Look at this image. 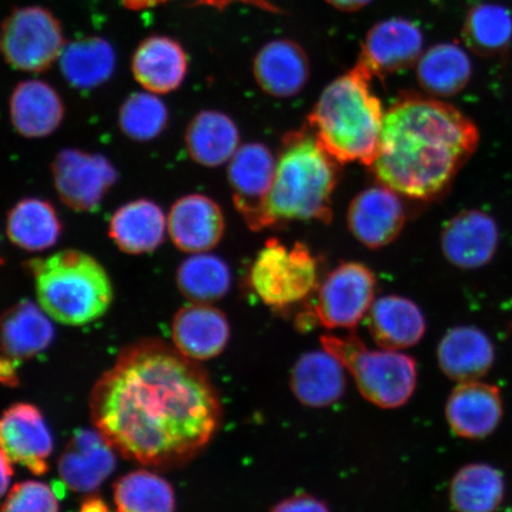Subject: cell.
<instances>
[{
	"label": "cell",
	"instance_id": "f35d334b",
	"mask_svg": "<svg viewBox=\"0 0 512 512\" xmlns=\"http://www.w3.org/2000/svg\"><path fill=\"white\" fill-rule=\"evenodd\" d=\"M12 476H14V467L8 457L0 451V498L8 492Z\"/></svg>",
	"mask_w": 512,
	"mask_h": 512
},
{
	"label": "cell",
	"instance_id": "484cf974",
	"mask_svg": "<svg viewBox=\"0 0 512 512\" xmlns=\"http://www.w3.org/2000/svg\"><path fill=\"white\" fill-rule=\"evenodd\" d=\"M344 369L343 364L326 350L305 352L292 369V392L307 407L334 405L347 389Z\"/></svg>",
	"mask_w": 512,
	"mask_h": 512
},
{
	"label": "cell",
	"instance_id": "3957f363",
	"mask_svg": "<svg viewBox=\"0 0 512 512\" xmlns=\"http://www.w3.org/2000/svg\"><path fill=\"white\" fill-rule=\"evenodd\" d=\"M374 75L361 62L326 86L307 121L323 149L339 164L373 165L384 112L371 87Z\"/></svg>",
	"mask_w": 512,
	"mask_h": 512
},
{
	"label": "cell",
	"instance_id": "7a4b0ae2",
	"mask_svg": "<svg viewBox=\"0 0 512 512\" xmlns=\"http://www.w3.org/2000/svg\"><path fill=\"white\" fill-rule=\"evenodd\" d=\"M478 145L477 125L458 108L434 96L407 93L384 113L370 169L399 195L431 201L450 189Z\"/></svg>",
	"mask_w": 512,
	"mask_h": 512
},
{
	"label": "cell",
	"instance_id": "277c9868",
	"mask_svg": "<svg viewBox=\"0 0 512 512\" xmlns=\"http://www.w3.org/2000/svg\"><path fill=\"white\" fill-rule=\"evenodd\" d=\"M341 165L318 144L309 127L287 133L267 197L265 229L292 221L330 223Z\"/></svg>",
	"mask_w": 512,
	"mask_h": 512
},
{
	"label": "cell",
	"instance_id": "ba28073f",
	"mask_svg": "<svg viewBox=\"0 0 512 512\" xmlns=\"http://www.w3.org/2000/svg\"><path fill=\"white\" fill-rule=\"evenodd\" d=\"M0 49L12 68L25 73L46 72L62 54V25L41 6L17 9L5 19Z\"/></svg>",
	"mask_w": 512,
	"mask_h": 512
},
{
	"label": "cell",
	"instance_id": "8d00e7d4",
	"mask_svg": "<svg viewBox=\"0 0 512 512\" xmlns=\"http://www.w3.org/2000/svg\"><path fill=\"white\" fill-rule=\"evenodd\" d=\"M59 501L50 486L35 480L12 488L0 512H59Z\"/></svg>",
	"mask_w": 512,
	"mask_h": 512
},
{
	"label": "cell",
	"instance_id": "8fae6325",
	"mask_svg": "<svg viewBox=\"0 0 512 512\" xmlns=\"http://www.w3.org/2000/svg\"><path fill=\"white\" fill-rule=\"evenodd\" d=\"M275 168L277 159L261 143L240 146L228 162V183L234 206L247 226L255 232L265 229V207Z\"/></svg>",
	"mask_w": 512,
	"mask_h": 512
},
{
	"label": "cell",
	"instance_id": "f546056e",
	"mask_svg": "<svg viewBox=\"0 0 512 512\" xmlns=\"http://www.w3.org/2000/svg\"><path fill=\"white\" fill-rule=\"evenodd\" d=\"M472 63L457 43L435 44L416 63V78L427 94L434 98H450L469 85Z\"/></svg>",
	"mask_w": 512,
	"mask_h": 512
},
{
	"label": "cell",
	"instance_id": "30bf717a",
	"mask_svg": "<svg viewBox=\"0 0 512 512\" xmlns=\"http://www.w3.org/2000/svg\"><path fill=\"white\" fill-rule=\"evenodd\" d=\"M51 175L64 206L91 213L100 207L118 181V172L106 157L79 149H64L51 163Z\"/></svg>",
	"mask_w": 512,
	"mask_h": 512
},
{
	"label": "cell",
	"instance_id": "83f0119b",
	"mask_svg": "<svg viewBox=\"0 0 512 512\" xmlns=\"http://www.w3.org/2000/svg\"><path fill=\"white\" fill-rule=\"evenodd\" d=\"M5 230L12 245L25 252L41 253L59 243L63 224L53 204L27 197L9 210Z\"/></svg>",
	"mask_w": 512,
	"mask_h": 512
},
{
	"label": "cell",
	"instance_id": "6da1fadb",
	"mask_svg": "<svg viewBox=\"0 0 512 512\" xmlns=\"http://www.w3.org/2000/svg\"><path fill=\"white\" fill-rule=\"evenodd\" d=\"M95 430L125 459L175 469L219 432L217 390L195 361L159 339L128 345L92 390Z\"/></svg>",
	"mask_w": 512,
	"mask_h": 512
},
{
	"label": "cell",
	"instance_id": "5b68a950",
	"mask_svg": "<svg viewBox=\"0 0 512 512\" xmlns=\"http://www.w3.org/2000/svg\"><path fill=\"white\" fill-rule=\"evenodd\" d=\"M27 267L38 305L56 322L86 325L104 316L113 303L110 274L92 255L78 249L32 259Z\"/></svg>",
	"mask_w": 512,
	"mask_h": 512
},
{
	"label": "cell",
	"instance_id": "4dcf8cb0",
	"mask_svg": "<svg viewBox=\"0 0 512 512\" xmlns=\"http://www.w3.org/2000/svg\"><path fill=\"white\" fill-rule=\"evenodd\" d=\"M117 56L110 42L87 37L64 47L60 56L63 78L70 86L92 89L104 85L114 73Z\"/></svg>",
	"mask_w": 512,
	"mask_h": 512
},
{
	"label": "cell",
	"instance_id": "2e32d148",
	"mask_svg": "<svg viewBox=\"0 0 512 512\" xmlns=\"http://www.w3.org/2000/svg\"><path fill=\"white\" fill-rule=\"evenodd\" d=\"M226 221L213 198L191 194L178 198L168 214V234L184 253H208L223 238Z\"/></svg>",
	"mask_w": 512,
	"mask_h": 512
},
{
	"label": "cell",
	"instance_id": "7402d4cb",
	"mask_svg": "<svg viewBox=\"0 0 512 512\" xmlns=\"http://www.w3.org/2000/svg\"><path fill=\"white\" fill-rule=\"evenodd\" d=\"M188 67L182 44L168 36L145 38L132 57L134 79L146 92L157 95L177 91L187 78Z\"/></svg>",
	"mask_w": 512,
	"mask_h": 512
},
{
	"label": "cell",
	"instance_id": "9a60e30c",
	"mask_svg": "<svg viewBox=\"0 0 512 512\" xmlns=\"http://www.w3.org/2000/svg\"><path fill=\"white\" fill-rule=\"evenodd\" d=\"M501 392L492 384L466 381L458 384L446 402V420L460 438L482 440L497 430L503 418Z\"/></svg>",
	"mask_w": 512,
	"mask_h": 512
},
{
	"label": "cell",
	"instance_id": "e575fe53",
	"mask_svg": "<svg viewBox=\"0 0 512 512\" xmlns=\"http://www.w3.org/2000/svg\"><path fill=\"white\" fill-rule=\"evenodd\" d=\"M119 512H175L176 496L168 480L146 470L127 473L114 485Z\"/></svg>",
	"mask_w": 512,
	"mask_h": 512
},
{
	"label": "cell",
	"instance_id": "d4e9b609",
	"mask_svg": "<svg viewBox=\"0 0 512 512\" xmlns=\"http://www.w3.org/2000/svg\"><path fill=\"white\" fill-rule=\"evenodd\" d=\"M367 316L370 335L382 349L412 348L426 334L424 312L405 297L392 294L376 299Z\"/></svg>",
	"mask_w": 512,
	"mask_h": 512
},
{
	"label": "cell",
	"instance_id": "d6986e66",
	"mask_svg": "<svg viewBox=\"0 0 512 512\" xmlns=\"http://www.w3.org/2000/svg\"><path fill=\"white\" fill-rule=\"evenodd\" d=\"M253 75L261 91L287 99L303 91L311 75L309 56L296 41L278 38L265 44L253 61Z\"/></svg>",
	"mask_w": 512,
	"mask_h": 512
},
{
	"label": "cell",
	"instance_id": "9c48e42d",
	"mask_svg": "<svg viewBox=\"0 0 512 512\" xmlns=\"http://www.w3.org/2000/svg\"><path fill=\"white\" fill-rule=\"evenodd\" d=\"M376 277L361 262H342L319 285L313 316L329 330L355 329L375 302Z\"/></svg>",
	"mask_w": 512,
	"mask_h": 512
},
{
	"label": "cell",
	"instance_id": "8992f818",
	"mask_svg": "<svg viewBox=\"0 0 512 512\" xmlns=\"http://www.w3.org/2000/svg\"><path fill=\"white\" fill-rule=\"evenodd\" d=\"M320 343L350 371L358 392L373 405L399 408L412 398L418 382V366L412 356L398 350H369L355 335H325Z\"/></svg>",
	"mask_w": 512,
	"mask_h": 512
},
{
	"label": "cell",
	"instance_id": "d590c367",
	"mask_svg": "<svg viewBox=\"0 0 512 512\" xmlns=\"http://www.w3.org/2000/svg\"><path fill=\"white\" fill-rule=\"evenodd\" d=\"M169 110L157 94L138 92L127 96L118 114L120 131L137 143H147L164 133Z\"/></svg>",
	"mask_w": 512,
	"mask_h": 512
},
{
	"label": "cell",
	"instance_id": "b9f144b4",
	"mask_svg": "<svg viewBox=\"0 0 512 512\" xmlns=\"http://www.w3.org/2000/svg\"><path fill=\"white\" fill-rule=\"evenodd\" d=\"M79 512H108L107 505L98 497H91L83 502Z\"/></svg>",
	"mask_w": 512,
	"mask_h": 512
},
{
	"label": "cell",
	"instance_id": "d6a6232c",
	"mask_svg": "<svg viewBox=\"0 0 512 512\" xmlns=\"http://www.w3.org/2000/svg\"><path fill=\"white\" fill-rule=\"evenodd\" d=\"M176 284L191 303L211 304L227 296L232 286V271L220 256L192 254L179 264Z\"/></svg>",
	"mask_w": 512,
	"mask_h": 512
},
{
	"label": "cell",
	"instance_id": "ab89813d",
	"mask_svg": "<svg viewBox=\"0 0 512 512\" xmlns=\"http://www.w3.org/2000/svg\"><path fill=\"white\" fill-rule=\"evenodd\" d=\"M332 8L343 12H356L368 6L373 0H325Z\"/></svg>",
	"mask_w": 512,
	"mask_h": 512
},
{
	"label": "cell",
	"instance_id": "7c38bea8",
	"mask_svg": "<svg viewBox=\"0 0 512 512\" xmlns=\"http://www.w3.org/2000/svg\"><path fill=\"white\" fill-rule=\"evenodd\" d=\"M424 54V35L406 18H389L367 32L358 62L377 78L416 66Z\"/></svg>",
	"mask_w": 512,
	"mask_h": 512
},
{
	"label": "cell",
	"instance_id": "44dd1931",
	"mask_svg": "<svg viewBox=\"0 0 512 512\" xmlns=\"http://www.w3.org/2000/svg\"><path fill=\"white\" fill-rule=\"evenodd\" d=\"M10 120L16 132L30 139L51 136L66 117L59 92L42 80L19 82L10 96Z\"/></svg>",
	"mask_w": 512,
	"mask_h": 512
},
{
	"label": "cell",
	"instance_id": "5bb4252c",
	"mask_svg": "<svg viewBox=\"0 0 512 512\" xmlns=\"http://www.w3.org/2000/svg\"><path fill=\"white\" fill-rule=\"evenodd\" d=\"M407 220L398 192L384 185L363 190L351 201L347 221L354 238L369 249H380L399 238Z\"/></svg>",
	"mask_w": 512,
	"mask_h": 512
},
{
	"label": "cell",
	"instance_id": "ffe728a7",
	"mask_svg": "<svg viewBox=\"0 0 512 512\" xmlns=\"http://www.w3.org/2000/svg\"><path fill=\"white\" fill-rule=\"evenodd\" d=\"M114 469V450L96 430L76 432L59 459L62 482L70 490L81 494L98 489Z\"/></svg>",
	"mask_w": 512,
	"mask_h": 512
},
{
	"label": "cell",
	"instance_id": "f1b7e54d",
	"mask_svg": "<svg viewBox=\"0 0 512 512\" xmlns=\"http://www.w3.org/2000/svg\"><path fill=\"white\" fill-rule=\"evenodd\" d=\"M240 140L235 121L229 115L213 110L197 113L184 134L188 155L206 168L228 163L238 151Z\"/></svg>",
	"mask_w": 512,
	"mask_h": 512
},
{
	"label": "cell",
	"instance_id": "1f68e13d",
	"mask_svg": "<svg viewBox=\"0 0 512 512\" xmlns=\"http://www.w3.org/2000/svg\"><path fill=\"white\" fill-rule=\"evenodd\" d=\"M504 496L503 475L489 464L462 467L450 485V502L457 512H495Z\"/></svg>",
	"mask_w": 512,
	"mask_h": 512
},
{
	"label": "cell",
	"instance_id": "4316f807",
	"mask_svg": "<svg viewBox=\"0 0 512 512\" xmlns=\"http://www.w3.org/2000/svg\"><path fill=\"white\" fill-rule=\"evenodd\" d=\"M40 305L21 300L0 315V351L14 360H27L48 349L55 330Z\"/></svg>",
	"mask_w": 512,
	"mask_h": 512
},
{
	"label": "cell",
	"instance_id": "60d3db41",
	"mask_svg": "<svg viewBox=\"0 0 512 512\" xmlns=\"http://www.w3.org/2000/svg\"><path fill=\"white\" fill-rule=\"evenodd\" d=\"M127 9L140 11L155 8L160 4L168 2V0H121Z\"/></svg>",
	"mask_w": 512,
	"mask_h": 512
},
{
	"label": "cell",
	"instance_id": "e0dca14e",
	"mask_svg": "<svg viewBox=\"0 0 512 512\" xmlns=\"http://www.w3.org/2000/svg\"><path fill=\"white\" fill-rule=\"evenodd\" d=\"M497 223L482 210H464L446 223L441 249L450 264L462 270H477L494 259L498 249Z\"/></svg>",
	"mask_w": 512,
	"mask_h": 512
},
{
	"label": "cell",
	"instance_id": "836d02e7",
	"mask_svg": "<svg viewBox=\"0 0 512 512\" xmlns=\"http://www.w3.org/2000/svg\"><path fill=\"white\" fill-rule=\"evenodd\" d=\"M465 46L480 57L502 55L512 46V12L503 5L478 4L467 12Z\"/></svg>",
	"mask_w": 512,
	"mask_h": 512
},
{
	"label": "cell",
	"instance_id": "52a82bcc",
	"mask_svg": "<svg viewBox=\"0 0 512 512\" xmlns=\"http://www.w3.org/2000/svg\"><path fill=\"white\" fill-rule=\"evenodd\" d=\"M318 275L317 258L303 242L287 247L278 239H270L256 255L248 284L262 303L284 310L317 290Z\"/></svg>",
	"mask_w": 512,
	"mask_h": 512
},
{
	"label": "cell",
	"instance_id": "603a6c76",
	"mask_svg": "<svg viewBox=\"0 0 512 512\" xmlns=\"http://www.w3.org/2000/svg\"><path fill=\"white\" fill-rule=\"evenodd\" d=\"M168 234V216L155 201L139 198L112 215L108 235L121 252L142 255L155 252Z\"/></svg>",
	"mask_w": 512,
	"mask_h": 512
},
{
	"label": "cell",
	"instance_id": "cb8c5ba5",
	"mask_svg": "<svg viewBox=\"0 0 512 512\" xmlns=\"http://www.w3.org/2000/svg\"><path fill=\"white\" fill-rule=\"evenodd\" d=\"M438 363L448 379L475 381L489 373L495 363V347L483 330L460 325L448 330L438 345Z\"/></svg>",
	"mask_w": 512,
	"mask_h": 512
},
{
	"label": "cell",
	"instance_id": "74e56055",
	"mask_svg": "<svg viewBox=\"0 0 512 512\" xmlns=\"http://www.w3.org/2000/svg\"><path fill=\"white\" fill-rule=\"evenodd\" d=\"M271 512H331L328 504L315 496L299 494L275 504Z\"/></svg>",
	"mask_w": 512,
	"mask_h": 512
},
{
	"label": "cell",
	"instance_id": "7bdbcfd3",
	"mask_svg": "<svg viewBox=\"0 0 512 512\" xmlns=\"http://www.w3.org/2000/svg\"><path fill=\"white\" fill-rule=\"evenodd\" d=\"M512 512V511H511Z\"/></svg>",
	"mask_w": 512,
	"mask_h": 512
},
{
	"label": "cell",
	"instance_id": "ac0fdd59",
	"mask_svg": "<svg viewBox=\"0 0 512 512\" xmlns=\"http://www.w3.org/2000/svg\"><path fill=\"white\" fill-rule=\"evenodd\" d=\"M172 343L192 361H208L222 354L230 339L224 312L211 304L192 303L178 310L171 326Z\"/></svg>",
	"mask_w": 512,
	"mask_h": 512
},
{
	"label": "cell",
	"instance_id": "4fadbf2b",
	"mask_svg": "<svg viewBox=\"0 0 512 512\" xmlns=\"http://www.w3.org/2000/svg\"><path fill=\"white\" fill-rule=\"evenodd\" d=\"M54 443L43 415L29 403H17L0 416V451L12 464L34 475L48 472Z\"/></svg>",
	"mask_w": 512,
	"mask_h": 512
}]
</instances>
